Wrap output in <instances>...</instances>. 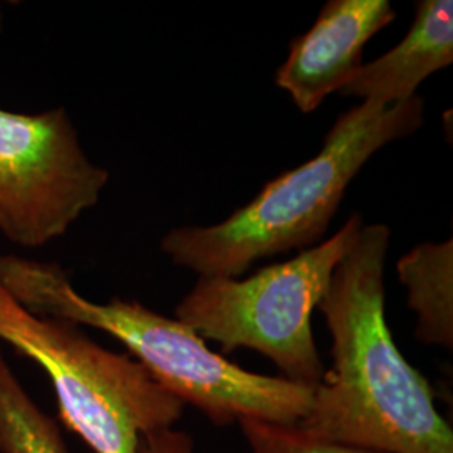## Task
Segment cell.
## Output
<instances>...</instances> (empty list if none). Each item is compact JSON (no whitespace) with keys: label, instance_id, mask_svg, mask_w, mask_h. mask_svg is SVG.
Instances as JSON below:
<instances>
[{"label":"cell","instance_id":"7a4b0ae2","mask_svg":"<svg viewBox=\"0 0 453 453\" xmlns=\"http://www.w3.org/2000/svg\"><path fill=\"white\" fill-rule=\"evenodd\" d=\"M0 284L37 316L113 336L163 389L195 406L215 426L243 420L296 425L308 415L312 387L247 372L213 353L190 326L138 301H89L58 262L2 254Z\"/></svg>","mask_w":453,"mask_h":453},{"label":"cell","instance_id":"6da1fadb","mask_svg":"<svg viewBox=\"0 0 453 453\" xmlns=\"http://www.w3.org/2000/svg\"><path fill=\"white\" fill-rule=\"evenodd\" d=\"M385 224L361 226L318 309L333 338V366L314 388L309 435L387 453H453L435 393L400 353L385 314Z\"/></svg>","mask_w":453,"mask_h":453},{"label":"cell","instance_id":"52a82bcc","mask_svg":"<svg viewBox=\"0 0 453 453\" xmlns=\"http://www.w3.org/2000/svg\"><path fill=\"white\" fill-rule=\"evenodd\" d=\"M396 17L388 0H331L308 33L294 39L275 84L303 113L342 91L363 65L366 42Z\"/></svg>","mask_w":453,"mask_h":453},{"label":"cell","instance_id":"30bf717a","mask_svg":"<svg viewBox=\"0 0 453 453\" xmlns=\"http://www.w3.org/2000/svg\"><path fill=\"white\" fill-rule=\"evenodd\" d=\"M0 453H69L58 421L20 385L0 348Z\"/></svg>","mask_w":453,"mask_h":453},{"label":"cell","instance_id":"7c38bea8","mask_svg":"<svg viewBox=\"0 0 453 453\" xmlns=\"http://www.w3.org/2000/svg\"><path fill=\"white\" fill-rule=\"evenodd\" d=\"M138 453H195L194 440L175 428H168L142 438Z\"/></svg>","mask_w":453,"mask_h":453},{"label":"cell","instance_id":"8fae6325","mask_svg":"<svg viewBox=\"0 0 453 453\" xmlns=\"http://www.w3.org/2000/svg\"><path fill=\"white\" fill-rule=\"evenodd\" d=\"M250 453H387L309 435L296 425L243 420L239 423Z\"/></svg>","mask_w":453,"mask_h":453},{"label":"cell","instance_id":"3957f363","mask_svg":"<svg viewBox=\"0 0 453 453\" xmlns=\"http://www.w3.org/2000/svg\"><path fill=\"white\" fill-rule=\"evenodd\" d=\"M421 125V97L391 106L363 101L338 116L314 158L271 180L224 222L168 232L162 252L200 277L237 279L256 260L312 245L321 239L363 165L380 148Z\"/></svg>","mask_w":453,"mask_h":453},{"label":"cell","instance_id":"4fadbf2b","mask_svg":"<svg viewBox=\"0 0 453 453\" xmlns=\"http://www.w3.org/2000/svg\"><path fill=\"white\" fill-rule=\"evenodd\" d=\"M4 26H5V7H4V4L0 2V34L4 31Z\"/></svg>","mask_w":453,"mask_h":453},{"label":"cell","instance_id":"ba28073f","mask_svg":"<svg viewBox=\"0 0 453 453\" xmlns=\"http://www.w3.org/2000/svg\"><path fill=\"white\" fill-rule=\"evenodd\" d=\"M452 61V0H421L403 41L380 59L361 65L341 93L381 106L398 104L417 96L421 82Z\"/></svg>","mask_w":453,"mask_h":453},{"label":"cell","instance_id":"277c9868","mask_svg":"<svg viewBox=\"0 0 453 453\" xmlns=\"http://www.w3.org/2000/svg\"><path fill=\"white\" fill-rule=\"evenodd\" d=\"M0 342L48 374L61 420L95 453H138L142 438L183 415L138 361L99 346L78 324L22 308L2 284Z\"/></svg>","mask_w":453,"mask_h":453},{"label":"cell","instance_id":"5b68a950","mask_svg":"<svg viewBox=\"0 0 453 453\" xmlns=\"http://www.w3.org/2000/svg\"><path fill=\"white\" fill-rule=\"evenodd\" d=\"M361 226V217L353 215L326 242L243 280L200 277L177 304V319L202 340L217 341L224 353L239 348L259 351L284 378L316 388L324 366L312 336V311Z\"/></svg>","mask_w":453,"mask_h":453},{"label":"cell","instance_id":"9c48e42d","mask_svg":"<svg viewBox=\"0 0 453 453\" xmlns=\"http://www.w3.org/2000/svg\"><path fill=\"white\" fill-rule=\"evenodd\" d=\"M398 275L408 291V308L417 312V340L452 349V239L411 249L398 260Z\"/></svg>","mask_w":453,"mask_h":453},{"label":"cell","instance_id":"8992f818","mask_svg":"<svg viewBox=\"0 0 453 453\" xmlns=\"http://www.w3.org/2000/svg\"><path fill=\"white\" fill-rule=\"evenodd\" d=\"M110 172L91 162L63 106L0 108V235L22 249L61 239L99 202Z\"/></svg>","mask_w":453,"mask_h":453}]
</instances>
